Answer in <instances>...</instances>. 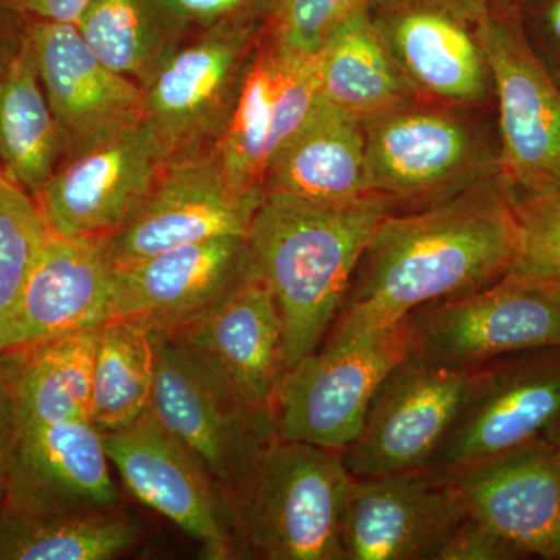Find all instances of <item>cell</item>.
<instances>
[{"mask_svg":"<svg viewBox=\"0 0 560 560\" xmlns=\"http://www.w3.org/2000/svg\"><path fill=\"white\" fill-rule=\"evenodd\" d=\"M315 62L319 97L360 121L422 101L386 49L370 10L342 25Z\"/></svg>","mask_w":560,"mask_h":560,"instance_id":"cell-26","label":"cell"},{"mask_svg":"<svg viewBox=\"0 0 560 560\" xmlns=\"http://www.w3.org/2000/svg\"><path fill=\"white\" fill-rule=\"evenodd\" d=\"M142 525L119 510L22 517L0 511V560H110L142 539Z\"/></svg>","mask_w":560,"mask_h":560,"instance_id":"cell-29","label":"cell"},{"mask_svg":"<svg viewBox=\"0 0 560 560\" xmlns=\"http://www.w3.org/2000/svg\"><path fill=\"white\" fill-rule=\"evenodd\" d=\"M110 279L113 265L103 241L68 238L50 232L3 352L98 329L109 319Z\"/></svg>","mask_w":560,"mask_h":560,"instance_id":"cell-23","label":"cell"},{"mask_svg":"<svg viewBox=\"0 0 560 560\" xmlns=\"http://www.w3.org/2000/svg\"><path fill=\"white\" fill-rule=\"evenodd\" d=\"M521 250L503 175L378 224L323 345H342L407 318L431 302L506 276Z\"/></svg>","mask_w":560,"mask_h":560,"instance_id":"cell-1","label":"cell"},{"mask_svg":"<svg viewBox=\"0 0 560 560\" xmlns=\"http://www.w3.org/2000/svg\"><path fill=\"white\" fill-rule=\"evenodd\" d=\"M521 9L530 49L560 90V0H525Z\"/></svg>","mask_w":560,"mask_h":560,"instance_id":"cell-35","label":"cell"},{"mask_svg":"<svg viewBox=\"0 0 560 560\" xmlns=\"http://www.w3.org/2000/svg\"><path fill=\"white\" fill-rule=\"evenodd\" d=\"M97 330L77 331L0 353L18 423L91 420Z\"/></svg>","mask_w":560,"mask_h":560,"instance_id":"cell-25","label":"cell"},{"mask_svg":"<svg viewBox=\"0 0 560 560\" xmlns=\"http://www.w3.org/2000/svg\"><path fill=\"white\" fill-rule=\"evenodd\" d=\"M511 191L521 231L511 271L560 280V179Z\"/></svg>","mask_w":560,"mask_h":560,"instance_id":"cell-33","label":"cell"},{"mask_svg":"<svg viewBox=\"0 0 560 560\" xmlns=\"http://www.w3.org/2000/svg\"><path fill=\"white\" fill-rule=\"evenodd\" d=\"M14 434H16V415H14L9 386L0 372V511L3 508V500H5Z\"/></svg>","mask_w":560,"mask_h":560,"instance_id":"cell-38","label":"cell"},{"mask_svg":"<svg viewBox=\"0 0 560 560\" xmlns=\"http://www.w3.org/2000/svg\"><path fill=\"white\" fill-rule=\"evenodd\" d=\"M27 36L65 154L145 119V92L103 65L75 24L28 20Z\"/></svg>","mask_w":560,"mask_h":560,"instance_id":"cell-21","label":"cell"},{"mask_svg":"<svg viewBox=\"0 0 560 560\" xmlns=\"http://www.w3.org/2000/svg\"><path fill=\"white\" fill-rule=\"evenodd\" d=\"M75 25L103 65L142 90L189 38L162 0H91Z\"/></svg>","mask_w":560,"mask_h":560,"instance_id":"cell-28","label":"cell"},{"mask_svg":"<svg viewBox=\"0 0 560 560\" xmlns=\"http://www.w3.org/2000/svg\"><path fill=\"white\" fill-rule=\"evenodd\" d=\"M264 24L195 33L162 62L145 92V120L168 156L215 150L228 130Z\"/></svg>","mask_w":560,"mask_h":560,"instance_id":"cell-10","label":"cell"},{"mask_svg":"<svg viewBox=\"0 0 560 560\" xmlns=\"http://www.w3.org/2000/svg\"><path fill=\"white\" fill-rule=\"evenodd\" d=\"M486 109L418 101L363 121L371 194L416 210L501 175L499 128Z\"/></svg>","mask_w":560,"mask_h":560,"instance_id":"cell-4","label":"cell"},{"mask_svg":"<svg viewBox=\"0 0 560 560\" xmlns=\"http://www.w3.org/2000/svg\"><path fill=\"white\" fill-rule=\"evenodd\" d=\"M486 47L501 175L512 189L560 179V90L530 49L518 0H490Z\"/></svg>","mask_w":560,"mask_h":560,"instance_id":"cell-15","label":"cell"},{"mask_svg":"<svg viewBox=\"0 0 560 560\" xmlns=\"http://www.w3.org/2000/svg\"><path fill=\"white\" fill-rule=\"evenodd\" d=\"M50 232L35 197L0 171V352Z\"/></svg>","mask_w":560,"mask_h":560,"instance_id":"cell-31","label":"cell"},{"mask_svg":"<svg viewBox=\"0 0 560 560\" xmlns=\"http://www.w3.org/2000/svg\"><path fill=\"white\" fill-rule=\"evenodd\" d=\"M65 151L25 31L21 50L0 69V171L36 197Z\"/></svg>","mask_w":560,"mask_h":560,"instance_id":"cell-27","label":"cell"},{"mask_svg":"<svg viewBox=\"0 0 560 560\" xmlns=\"http://www.w3.org/2000/svg\"><path fill=\"white\" fill-rule=\"evenodd\" d=\"M168 337L213 361L254 404L275 411L287 372L282 324L270 285L254 260L226 296Z\"/></svg>","mask_w":560,"mask_h":560,"instance_id":"cell-22","label":"cell"},{"mask_svg":"<svg viewBox=\"0 0 560 560\" xmlns=\"http://www.w3.org/2000/svg\"><path fill=\"white\" fill-rule=\"evenodd\" d=\"M272 0H162L191 36L226 24H264Z\"/></svg>","mask_w":560,"mask_h":560,"instance_id":"cell-34","label":"cell"},{"mask_svg":"<svg viewBox=\"0 0 560 560\" xmlns=\"http://www.w3.org/2000/svg\"><path fill=\"white\" fill-rule=\"evenodd\" d=\"M370 13L419 98L474 108L495 101L486 47L490 0H372Z\"/></svg>","mask_w":560,"mask_h":560,"instance_id":"cell-8","label":"cell"},{"mask_svg":"<svg viewBox=\"0 0 560 560\" xmlns=\"http://www.w3.org/2000/svg\"><path fill=\"white\" fill-rule=\"evenodd\" d=\"M394 212L381 197L337 206L265 194L246 238L278 305L287 370L326 340L364 249Z\"/></svg>","mask_w":560,"mask_h":560,"instance_id":"cell-2","label":"cell"},{"mask_svg":"<svg viewBox=\"0 0 560 560\" xmlns=\"http://www.w3.org/2000/svg\"><path fill=\"white\" fill-rule=\"evenodd\" d=\"M27 18L11 7L9 0H0V69L21 50L27 31Z\"/></svg>","mask_w":560,"mask_h":560,"instance_id":"cell-39","label":"cell"},{"mask_svg":"<svg viewBox=\"0 0 560 560\" xmlns=\"http://www.w3.org/2000/svg\"><path fill=\"white\" fill-rule=\"evenodd\" d=\"M412 350L445 366L475 370L521 350L560 346V280L508 272L410 316Z\"/></svg>","mask_w":560,"mask_h":560,"instance_id":"cell-6","label":"cell"},{"mask_svg":"<svg viewBox=\"0 0 560 560\" xmlns=\"http://www.w3.org/2000/svg\"><path fill=\"white\" fill-rule=\"evenodd\" d=\"M475 370L445 366L411 350L372 397L361 429L341 452L353 478L429 469L451 436Z\"/></svg>","mask_w":560,"mask_h":560,"instance_id":"cell-9","label":"cell"},{"mask_svg":"<svg viewBox=\"0 0 560 560\" xmlns=\"http://www.w3.org/2000/svg\"><path fill=\"white\" fill-rule=\"evenodd\" d=\"M560 434V346L521 350L477 368L451 436L429 469L451 475Z\"/></svg>","mask_w":560,"mask_h":560,"instance_id":"cell-12","label":"cell"},{"mask_svg":"<svg viewBox=\"0 0 560 560\" xmlns=\"http://www.w3.org/2000/svg\"><path fill=\"white\" fill-rule=\"evenodd\" d=\"M102 431L91 420L18 423L2 512L22 517L119 510Z\"/></svg>","mask_w":560,"mask_h":560,"instance_id":"cell-18","label":"cell"},{"mask_svg":"<svg viewBox=\"0 0 560 560\" xmlns=\"http://www.w3.org/2000/svg\"><path fill=\"white\" fill-rule=\"evenodd\" d=\"M253 267L248 238H212L113 268L109 318L173 334L208 311Z\"/></svg>","mask_w":560,"mask_h":560,"instance_id":"cell-20","label":"cell"},{"mask_svg":"<svg viewBox=\"0 0 560 560\" xmlns=\"http://www.w3.org/2000/svg\"><path fill=\"white\" fill-rule=\"evenodd\" d=\"M110 466L145 506L160 512L208 560L242 559L226 497L154 412L102 431Z\"/></svg>","mask_w":560,"mask_h":560,"instance_id":"cell-14","label":"cell"},{"mask_svg":"<svg viewBox=\"0 0 560 560\" xmlns=\"http://www.w3.org/2000/svg\"><path fill=\"white\" fill-rule=\"evenodd\" d=\"M265 194L243 191L228 179L215 150L172 158L128 220L103 241L113 268L164 250L246 237Z\"/></svg>","mask_w":560,"mask_h":560,"instance_id":"cell-11","label":"cell"},{"mask_svg":"<svg viewBox=\"0 0 560 560\" xmlns=\"http://www.w3.org/2000/svg\"><path fill=\"white\" fill-rule=\"evenodd\" d=\"M464 518L458 490L441 471L352 478L341 521L346 560H438Z\"/></svg>","mask_w":560,"mask_h":560,"instance_id":"cell-16","label":"cell"},{"mask_svg":"<svg viewBox=\"0 0 560 560\" xmlns=\"http://www.w3.org/2000/svg\"><path fill=\"white\" fill-rule=\"evenodd\" d=\"M372 0H272L261 35L276 46L316 57L342 25L370 10Z\"/></svg>","mask_w":560,"mask_h":560,"instance_id":"cell-32","label":"cell"},{"mask_svg":"<svg viewBox=\"0 0 560 560\" xmlns=\"http://www.w3.org/2000/svg\"><path fill=\"white\" fill-rule=\"evenodd\" d=\"M412 350L410 318L342 345H320L283 374L275 400L279 436L345 451L372 397Z\"/></svg>","mask_w":560,"mask_h":560,"instance_id":"cell-7","label":"cell"},{"mask_svg":"<svg viewBox=\"0 0 560 560\" xmlns=\"http://www.w3.org/2000/svg\"><path fill=\"white\" fill-rule=\"evenodd\" d=\"M9 2L27 20L77 24L91 0H9Z\"/></svg>","mask_w":560,"mask_h":560,"instance_id":"cell-37","label":"cell"},{"mask_svg":"<svg viewBox=\"0 0 560 560\" xmlns=\"http://www.w3.org/2000/svg\"><path fill=\"white\" fill-rule=\"evenodd\" d=\"M467 517L523 559L560 560V434L448 475Z\"/></svg>","mask_w":560,"mask_h":560,"instance_id":"cell-17","label":"cell"},{"mask_svg":"<svg viewBox=\"0 0 560 560\" xmlns=\"http://www.w3.org/2000/svg\"><path fill=\"white\" fill-rule=\"evenodd\" d=\"M518 2H521V3H522V2H525V0H518Z\"/></svg>","mask_w":560,"mask_h":560,"instance_id":"cell-40","label":"cell"},{"mask_svg":"<svg viewBox=\"0 0 560 560\" xmlns=\"http://www.w3.org/2000/svg\"><path fill=\"white\" fill-rule=\"evenodd\" d=\"M168 161L143 119L66 153L35 200L54 234L105 241L135 212Z\"/></svg>","mask_w":560,"mask_h":560,"instance_id":"cell-13","label":"cell"},{"mask_svg":"<svg viewBox=\"0 0 560 560\" xmlns=\"http://www.w3.org/2000/svg\"><path fill=\"white\" fill-rule=\"evenodd\" d=\"M265 194L337 206L375 197L368 186L363 121L319 97L272 162Z\"/></svg>","mask_w":560,"mask_h":560,"instance_id":"cell-24","label":"cell"},{"mask_svg":"<svg viewBox=\"0 0 560 560\" xmlns=\"http://www.w3.org/2000/svg\"><path fill=\"white\" fill-rule=\"evenodd\" d=\"M315 57H302L260 36L241 95L215 153L228 179L265 194L280 149L318 102Z\"/></svg>","mask_w":560,"mask_h":560,"instance_id":"cell-19","label":"cell"},{"mask_svg":"<svg viewBox=\"0 0 560 560\" xmlns=\"http://www.w3.org/2000/svg\"><path fill=\"white\" fill-rule=\"evenodd\" d=\"M523 559L506 540L467 517L444 545L438 560H517Z\"/></svg>","mask_w":560,"mask_h":560,"instance_id":"cell-36","label":"cell"},{"mask_svg":"<svg viewBox=\"0 0 560 560\" xmlns=\"http://www.w3.org/2000/svg\"><path fill=\"white\" fill-rule=\"evenodd\" d=\"M352 478L341 451L278 434L226 495L242 559L346 560L341 521Z\"/></svg>","mask_w":560,"mask_h":560,"instance_id":"cell-3","label":"cell"},{"mask_svg":"<svg viewBox=\"0 0 560 560\" xmlns=\"http://www.w3.org/2000/svg\"><path fill=\"white\" fill-rule=\"evenodd\" d=\"M156 359L151 331L109 318L97 330L92 368L91 422L101 431L121 429L149 411Z\"/></svg>","mask_w":560,"mask_h":560,"instance_id":"cell-30","label":"cell"},{"mask_svg":"<svg viewBox=\"0 0 560 560\" xmlns=\"http://www.w3.org/2000/svg\"><path fill=\"white\" fill-rule=\"evenodd\" d=\"M156 359L151 411L208 471L224 497L278 436L275 411L254 404L197 350L151 331Z\"/></svg>","mask_w":560,"mask_h":560,"instance_id":"cell-5","label":"cell"}]
</instances>
